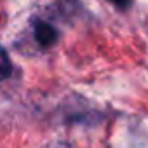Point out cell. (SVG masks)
I'll list each match as a JSON object with an SVG mask.
<instances>
[{
    "label": "cell",
    "instance_id": "cell-4",
    "mask_svg": "<svg viewBox=\"0 0 148 148\" xmlns=\"http://www.w3.org/2000/svg\"><path fill=\"white\" fill-rule=\"evenodd\" d=\"M110 2H113L119 9H127L132 4V0H110Z\"/></svg>",
    "mask_w": 148,
    "mask_h": 148
},
{
    "label": "cell",
    "instance_id": "cell-1",
    "mask_svg": "<svg viewBox=\"0 0 148 148\" xmlns=\"http://www.w3.org/2000/svg\"><path fill=\"white\" fill-rule=\"evenodd\" d=\"M33 37L38 42V45L51 47L58 40V30L52 25L45 23V21H35V25H33Z\"/></svg>",
    "mask_w": 148,
    "mask_h": 148
},
{
    "label": "cell",
    "instance_id": "cell-2",
    "mask_svg": "<svg viewBox=\"0 0 148 148\" xmlns=\"http://www.w3.org/2000/svg\"><path fill=\"white\" fill-rule=\"evenodd\" d=\"M12 71H14V66L11 63V58L9 54L0 47V82L2 80H7L11 75H12Z\"/></svg>",
    "mask_w": 148,
    "mask_h": 148
},
{
    "label": "cell",
    "instance_id": "cell-3",
    "mask_svg": "<svg viewBox=\"0 0 148 148\" xmlns=\"http://www.w3.org/2000/svg\"><path fill=\"white\" fill-rule=\"evenodd\" d=\"M44 148H73V146L70 143H66V141H52V143L45 145Z\"/></svg>",
    "mask_w": 148,
    "mask_h": 148
}]
</instances>
